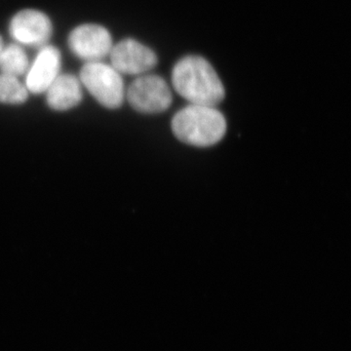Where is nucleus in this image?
Masks as SVG:
<instances>
[{"instance_id":"f257e3e1","label":"nucleus","mask_w":351,"mask_h":351,"mask_svg":"<svg viewBox=\"0 0 351 351\" xmlns=\"http://www.w3.org/2000/svg\"><path fill=\"white\" fill-rule=\"evenodd\" d=\"M173 88L193 105L217 107L223 101L226 90L212 64L200 56H186L172 71Z\"/></svg>"},{"instance_id":"f03ea898","label":"nucleus","mask_w":351,"mask_h":351,"mask_svg":"<svg viewBox=\"0 0 351 351\" xmlns=\"http://www.w3.org/2000/svg\"><path fill=\"white\" fill-rule=\"evenodd\" d=\"M172 131L175 137L184 144L212 147L225 137L226 120L217 107L189 104L176 112Z\"/></svg>"},{"instance_id":"7ed1b4c3","label":"nucleus","mask_w":351,"mask_h":351,"mask_svg":"<svg viewBox=\"0 0 351 351\" xmlns=\"http://www.w3.org/2000/svg\"><path fill=\"white\" fill-rule=\"evenodd\" d=\"M80 80L104 107L115 110L125 99V87L119 71L101 62H89L82 66Z\"/></svg>"},{"instance_id":"20e7f679","label":"nucleus","mask_w":351,"mask_h":351,"mask_svg":"<svg viewBox=\"0 0 351 351\" xmlns=\"http://www.w3.org/2000/svg\"><path fill=\"white\" fill-rule=\"evenodd\" d=\"M129 105L138 112L156 114L166 112L172 105L171 88L156 75H143L131 83L125 92Z\"/></svg>"},{"instance_id":"39448f33","label":"nucleus","mask_w":351,"mask_h":351,"mask_svg":"<svg viewBox=\"0 0 351 351\" xmlns=\"http://www.w3.org/2000/svg\"><path fill=\"white\" fill-rule=\"evenodd\" d=\"M68 43L71 52L86 63L101 62L113 46L110 32L96 24L78 25L69 34Z\"/></svg>"},{"instance_id":"423d86ee","label":"nucleus","mask_w":351,"mask_h":351,"mask_svg":"<svg viewBox=\"0 0 351 351\" xmlns=\"http://www.w3.org/2000/svg\"><path fill=\"white\" fill-rule=\"evenodd\" d=\"M110 56L112 68L120 75H145L157 64L156 53L135 39H124L112 46Z\"/></svg>"},{"instance_id":"0eeeda50","label":"nucleus","mask_w":351,"mask_h":351,"mask_svg":"<svg viewBox=\"0 0 351 351\" xmlns=\"http://www.w3.org/2000/svg\"><path fill=\"white\" fill-rule=\"evenodd\" d=\"M9 32L17 43L43 47L52 36V23L40 11L25 9L14 16L9 25Z\"/></svg>"},{"instance_id":"6e6552de","label":"nucleus","mask_w":351,"mask_h":351,"mask_svg":"<svg viewBox=\"0 0 351 351\" xmlns=\"http://www.w3.org/2000/svg\"><path fill=\"white\" fill-rule=\"evenodd\" d=\"M61 52L57 47L45 45L27 71L25 85L27 91L32 94H43L47 91L61 71Z\"/></svg>"},{"instance_id":"1a4fd4ad","label":"nucleus","mask_w":351,"mask_h":351,"mask_svg":"<svg viewBox=\"0 0 351 351\" xmlns=\"http://www.w3.org/2000/svg\"><path fill=\"white\" fill-rule=\"evenodd\" d=\"M82 85L80 78L73 75H60L45 92L48 107L57 112L75 108L82 101Z\"/></svg>"},{"instance_id":"9d476101","label":"nucleus","mask_w":351,"mask_h":351,"mask_svg":"<svg viewBox=\"0 0 351 351\" xmlns=\"http://www.w3.org/2000/svg\"><path fill=\"white\" fill-rule=\"evenodd\" d=\"M29 68V58L20 45L11 43L3 46L0 52V73L18 78L27 73Z\"/></svg>"},{"instance_id":"9b49d317","label":"nucleus","mask_w":351,"mask_h":351,"mask_svg":"<svg viewBox=\"0 0 351 351\" xmlns=\"http://www.w3.org/2000/svg\"><path fill=\"white\" fill-rule=\"evenodd\" d=\"M27 98L29 91L17 77L0 73V103L21 105Z\"/></svg>"},{"instance_id":"f8f14e48","label":"nucleus","mask_w":351,"mask_h":351,"mask_svg":"<svg viewBox=\"0 0 351 351\" xmlns=\"http://www.w3.org/2000/svg\"><path fill=\"white\" fill-rule=\"evenodd\" d=\"M3 40H2L1 36H0V52H1L2 48H3Z\"/></svg>"}]
</instances>
